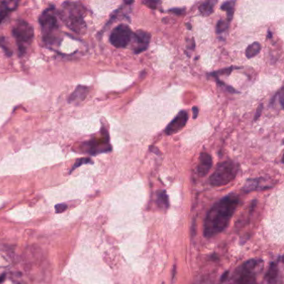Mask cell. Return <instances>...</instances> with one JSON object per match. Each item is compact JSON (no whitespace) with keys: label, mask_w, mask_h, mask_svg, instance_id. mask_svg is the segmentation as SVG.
Returning <instances> with one entry per match:
<instances>
[{"label":"cell","mask_w":284,"mask_h":284,"mask_svg":"<svg viewBox=\"0 0 284 284\" xmlns=\"http://www.w3.org/2000/svg\"><path fill=\"white\" fill-rule=\"evenodd\" d=\"M132 31L125 24H120L111 33L110 43L116 48H125L130 43Z\"/></svg>","instance_id":"obj_7"},{"label":"cell","mask_w":284,"mask_h":284,"mask_svg":"<svg viewBox=\"0 0 284 284\" xmlns=\"http://www.w3.org/2000/svg\"></svg>","instance_id":"obj_29"},{"label":"cell","mask_w":284,"mask_h":284,"mask_svg":"<svg viewBox=\"0 0 284 284\" xmlns=\"http://www.w3.org/2000/svg\"><path fill=\"white\" fill-rule=\"evenodd\" d=\"M144 4L151 8V9H156L158 7V4H159V2H157V1H144L143 2Z\"/></svg>","instance_id":"obj_23"},{"label":"cell","mask_w":284,"mask_h":284,"mask_svg":"<svg viewBox=\"0 0 284 284\" xmlns=\"http://www.w3.org/2000/svg\"><path fill=\"white\" fill-rule=\"evenodd\" d=\"M238 165L231 160L222 162L217 166L210 179L209 183L213 187H221L229 183L235 179L238 174Z\"/></svg>","instance_id":"obj_4"},{"label":"cell","mask_w":284,"mask_h":284,"mask_svg":"<svg viewBox=\"0 0 284 284\" xmlns=\"http://www.w3.org/2000/svg\"><path fill=\"white\" fill-rule=\"evenodd\" d=\"M170 11L175 12L177 15H181V14H183L185 10L184 9H172Z\"/></svg>","instance_id":"obj_27"},{"label":"cell","mask_w":284,"mask_h":284,"mask_svg":"<svg viewBox=\"0 0 284 284\" xmlns=\"http://www.w3.org/2000/svg\"><path fill=\"white\" fill-rule=\"evenodd\" d=\"M193 119H196L197 115L199 114V108H197V107H193Z\"/></svg>","instance_id":"obj_25"},{"label":"cell","mask_w":284,"mask_h":284,"mask_svg":"<svg viewBox=\"0 0 284 284\" xmlns=\"http://www.w3.org/2000/svg\"><path fill=\"white\" fill-rule=\"evenodd\" d=\"M92 161H91V159H79V160H78L77 162H76V163H75V164L74 165V166H73V168H72L71 169V172L72 171H74V169H76V168H78V167H80V166H81V165L82 164H84V163H92Z\"/></svg>","instance_id":"obj_22"},{"label":"cell","mask_w":284,"mask_h":284,"mask_svg":"<svg viewBox=\"0 0 284 284\" xmlns=\"http://www.w3.org/2000/svg\"><path fill=\"white\" fill-rule=\"evenodd\" d=\"M13 35L17 40L20 54H24L27 46H29L34 40L33 27L24 20H19L14 26Z\"/></svg>","instance_id":"obj_6"},{"label":"cell","mask_w":284,"mask_h":284,"mask_svg":"<svg viewBox=\"0 0 284 284\" xmlns=\"http://www.w3.org/2000/svg\"><path fill=\"white\" fill-rule=\"evenodd\" d=\"M263 262L252 259L236 270L231 284H258L256 274L261 269Z\"/></svg>","instance_id":"obj_5"},{"label":"cell","mask_w":284,"mask_h":284,"mask_svg":"<svg viewBox=\"0 0 284 284\" xmlns=\"http://www.w3.org/2000/svg\"><path fill=\"white\" fill-rule=\"evenodd\" d=\"M239 203V197L229 194L213 205L204 220L203 235L206 238H213L225 230Z\"/></svg>","instance_id":"obj_1"},{"label":"cell","mask_w":284,"mask_h":284,"mask_svg":"<svg viewBox=\"0 0 284 284\" xmlns=\"http://www.w3.org/2000/svg\"><path fill=\"white\" fill-rule=\"evenodd\" d=\"M68 207V206L66 204H63V203H61V204H58L55 206V209H56V212L58 213H63L66 210V208Z\"/></svg>","instance_id":"obj_24"},{"label":"cell","mask_w":284,"mask_h":284,"mask_svg":"<svg viewBox=\"0 0 284 284\" xmlns=\"http://www.w3.org/2000/svg\"><path fill=\"white\" fill-rule=\"evenodd\" d=\"M227 275H228V272L227 271V272H225V273L223 274V276H222L221 282L225 281V280L227 279Z\"/></svg>","instance_id":"obj_28"},{"label":"cell","mask_w":284,"mask_h":284,"mask_svg":"<svg viewBox=\"0 0 284 284\" xmlns=\"http://www.w3.org/2000/svg\"><path fill=\"white\" fill-rule=\"evenodd\" d=\"M260 50H261V44L258 42H254L248 46L246 49V56L248 59L255 57L256 55L259 54Z\"/></svg>","instance_id":"obj_18"},{"label":"cell","mask_w":284,"mask_h":284,"mask_svg":"<svg viewBox=\"0 0 284 284\" xmlns=\"http://www.w3.org/2000/svg\"><path fill=\"white\" fill-rule=\"evenodd\" d=\"M264 179H248L247 183L245 185L244 189L247 192H250V191L257 190L259 188H265L261 185V182Z\"/></svg>","instance_id":"obj_15"},{"label":"cell","mask_w":284,"mask_h":284,"mask_svg":"<svg viewBox=\"0 0 284 284\" xmlns=\"http://www.w3.org/2000/svg\"><path fill=\"white\" fill-rule=\"evenodd\" d=\"M213 166L212 157L206 153H202L199 158V163L198 165V174L200 177H204L208 174Z\"/></svg>","instance_id":"obj_11"},{"label":"cell","mask_w":284,"mask_h":284,"mask_svg":"<svg viewBox=\"0 0 284 284\" xmlns=\"http://www.w3.org/2000/svg\"><path fill=\"white\" fill-rule=\"evenodd\" d=\"M188 115L186 111H181L172 122L167 126L165 133L168 135L174 134L184 128L188 122Z\"/></svg>","instance_id":"obj_8"},{"label":"cell","mask_w":284,"mask_h":284,"mask_svg":"<svg viewBox=\"0 0 284 284\" xmlns=\"http://www.w3.org/2000/svg\"><path fill=\"white\" fill-rule=\"evenodd\" d=\"M0 47L3 48V50L5 51L6 54H7L8 56H11L13 52H12L11 49H10V48H9L8 44H7L5 40H4L3 37H0Z\"/></svg>","instance_id":"obj_21"},{"label":"cell","mask_w":284,"mask_h":284,"mask_svg":"<svg viewBox=\"0 0 284 284\" xmlns=\"http://www.w3.org/2000/svg\"><path fill=\"white\" fill-rule=\"evenodd\" d=\"M157 203L162 208H168L169 206L168 197L165 191H159L157 193Z\"/></svg>","instance_id":"obj_16"},{"label":"cell","mask_w":284,"mask_h":284,"mask_svg":"<svg viewBox=\"0 0 284 284\" xmlns=\"http://www.w3.org/2000/svg\"><path fill=\"white\" fill-rule=\"evenodd\" d=\"M263 110V106L260 105L259 107V111H257V114H256L255 119L254 120H257V119H259V116H260V113H261V111Z\"/></svg>","instance_id":"obj_26"},{"label":"cell","mask_w":284,"mask_h":284,"mask_svg":"<svg viewBox=\"0 0 284 284\" xmlns=\"http://www.w3.org/2000/svg\"><path fill=\"white\" fill-rule=\"evenodd\" d=\"M216 3V1H207L203 3L199 7V11L203 16H208L213 12L214 5Z\"/></svg>","instance_id":"obj_14"},{"label":"cell","mask_w":284,"mask_h":284,"mask_svg":"<svg viewBox=\"0 0 284 284\" xmlns=\"http://www.w3.org/2000/svg\"><path fill=\"white\" fill-rule=\"evenodd\" d=\"M279 279V265L272 263L269 265L267 273L265 274L264 284H278Z\"/></svg>","instance_id":"obj_12"},{"label":"cell","mask_w":284,"mask_h":284,"mask_svg":"<svg viewBox=\"0 0 284 284\" xmlns=\"http://www.w3.org/2000/svg\"><path fill=\"white\" fill-rule=\"evenodd\" d=\"M11 3V2H10ZM9 2H3L2 6H1V9H0V23L3 22V20L5 19L9 13L12 11L13 9H15L16 7H10Z\"/></svg>","instance_id":"obj_19"},{"label":"cell","mask_w":284,"mask_h":284,"mask_svg":"<svg viewBox=\"0 0 284 284\" xmlns=\"http://www.w3.org/2000/svg\"><path fill=\"white\" fill-rule=\"evenodd\" d=\"M229 27V22L225 20H219L217 23V34H222L223 32H226Z\"/></svg>","instance_id":"obj_20"},{"label":"cell","mask_w":284,"mask_h":284,"mask_svg":"<svg viewBox=\"0 0 284 284\" xmlns=\"http://www.w3.org/2000/svg\"><path fill=\"white\" fill-rule=\"evenodd\" d=\"M40 23L43 33L44 42L48 44H55L59 39L60 26L57 15L54 7L46 9L40 18Z\"/></svg>","instance_id":"obj_3"},{"label":"cell","mask_w":284,"mask_h":284,"mask_svg":"<svg viewBox=\"0 0 284 284\" xmlns=\"http://www.w3.org/2000/svg\"><path fill=\"white\" fill-rule=\"evenodd\" d=\"M88 93V88L85 86H78L75 91L68 98V102H81L85 99Z\"/></svg>","instance_id":"obj_13"},{"label":"cell","mask_w":284,"mask_h":284,"mask_svg":"<svg viewBox=\"0 0 284 284\" xmlns=\"http://www.w3.org/2000/svg\"><path fill=\"white\" fill-rule=\"evenodd\" d=\"M234 5L235 1H227L223 3L221 6L222 10L227 12V21L230 23L231 20L233 19V13H234Z\"/></svg>","instance_id":"obj_17"},{"label":"cell","mask_w":284,"mask_h":284,"mask_svg":"<svg viewBox=\"0 0 284 284\" xmlns=\"http://www.w3.org/2000/svg\"><path fill=\"white\" fill-rule=\"evenodd\" d=\"M88 152L90 154H98L111 150L108 139L103 138L102 140H92L88 142Z\"/></svg>","instance_id":"obj_10"},{"label":"cell","mask_w":284,"mask_h":284,"mask_svg":"<svg viewBox=\"0 0 284 284\" xmlns=\"http://www.w3.org/2000/svg\"><path fill=\"white\" fill-rule=\"evenodd\" d=\"M150 42V34L147 32L139 30L134 35V47L135 54H140L148 48Z\"/></svg>","instance_id":"obj_9"},{"label":"cell","mask_w":284,"mask_h":284,"mask_svg":"<svg viewBox=\"0 0 284 284\" xmlns=\"http://www.w3.org/2000/svg\"><path fill=\"white\" fill-rule=\"evenodd\" d=\"M85 13V8L81 3L66 2L62 6L60 18L72 31L80 34L86 28Z\"/></svg>","instance_id":"obj_2"}]
</instances>
